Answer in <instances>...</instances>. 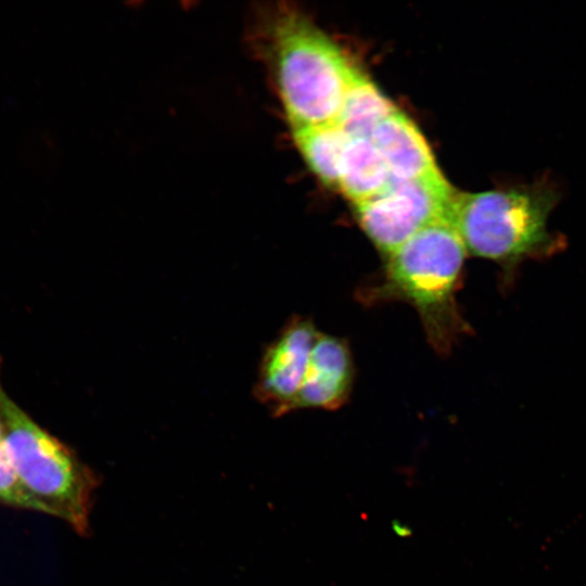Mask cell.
<instances>
[{"instance_id": "cell-1", "label": "cell", "mask_w": 586, "mask_h": 586, "mask_svg": "<svg viewBox=\"0 0 586 586\" xmlns=\"http://www.w3.org/2000/svg\"><path fill=\"white\" fill-rule=\"evenodd\" d=\"M468 254L448 218L426 226L388 256L377 283L365 289V302L400 301L418 313L430 345L447 355L467 328L456 293Z\"/></svg>"}, {"instance_id": "cell-2", "label": "cell", "mask_w": 586, "mask_h": 586, "mask_svg": "<svg viewBox=\"0 0 586 586\" xmlns=\"http://www.w3.org/2000/svg\"><path fill=\"white\" fill-rule=\"evenodd\" d=\"M281 101L295 129L335 124L359 72L306 16L278 9L264 25Z\"/></svg>"}, {"instance_id": "cell-3", "label": "cell", "mask_w": 586, "mask_h": 586, "mask_svg": "<svg viewBox=\"0 0 586 586\" xmlns=\"http://www.w3.org/2000/svg\"><path fill=\"white\" fill-rule=\"evenodd\" d=\"M560 198L558 186L547 176L483 192H457L448 219L468 253L510 270L562 244L560 237L547 228Z\"/></svg>"}, {"instance_id": "cell-4", "label": "cell", "mask_w": 586, "mask_h": 586, "mask_svg": "<svg viewBox=\"0 0 586 586\" xmlns=\"http://www.w3.org/2000/svg\"><path fill=\"white\" fill-rule=\"evenodd\" d=\"M0 412L17 480L38 507L81 536L88 534L95 473L64 443L41 428L0 384Z\"/></svg>"}, {"instance_id": "cell-5", "label": "cell", "mask_w": 586, "mask_h": 586, "mask_svg": "<svg viewBox=\"0 0 586 586\" xmlns=\"http://www.w3.org/2000/svg\"><path fill=\"white\" fill-rule=\"evenodd\" d=\"M442 174L417 180L391 179L375 196L355 205L360 227L385 257L417 232L448 218L456 195Z\"/></svg>"}, {"instance_id": "cell-6", "label": "cell", "mask_w": 586, "mask_h": 586, "mask_svg": "<svg viewBox=\"0 0 586 586\" xmlns=\"http://www.w3.org/2000/svg\"><path fill=\"white\" fill-rule=\"evenodd\" d=\"M320 332L305 317H293L267 346L255 393L275 417L294 410L311 351Z\"/></svg>"}, {"instance_id": "cell-7", "label": "cell", "mask_w": 586, "mask_h": 586, "mask_svg": "<svg viewBox=\"0 0 586 586\" xmlns=\"http://www.w3.org/2000/svg\"><path fill=\"white\" fill-rule=\"evenodd\" d=\"M355 377L353 356L341 337L319 334L310 354L294 410H335L349 398Z\"/></svg>"}, {"instance_id": "cell-8", "label": "cell", "mask_w": 586, "mask_h": 586, "mask_svg": "<svg viewBox=\"0 0 586 586\" xmlns=\"http://www.w3.org/2000/svg\"><path fill=\"white\" fill-rule=\"evenodd\" d=\"M371 140L382 155L392 179L417 180L441 174L423 136L398 111L378 125Z\"/></svg>"}, {"instance_id": "cell-9", "label": "cell", "mask_w": 586, "mask_h": 586, "mask_svg": "<svg viewBox=\"0 0 586 586\" xmlns=\"http://www.w3.org/2000/svg\"><path fill=\"white\" fill-rule=\"evenodd\" d=\"M387 166L369 137H349L344 149L337 187L354 203L365 202L391 182Z\"/></svg>"}, {"instance_id": "cell-10", "label": "cell", "mask_w": 586, "mask_h": 586, "mask_svg": "<svg viewBox=\"0 0 586 586\" xmlns=\"http://www.w3.org/2000/svg\"><path fill=\"white\" fill-rule=\"evenodd\" d=\"M397 110L365 76L349 88L335 124L348 137H369L378 125Z\"/></svg>"}, {"instance_id": "cell-11", "label": "cell", "mask_w": 586, "mask_h": 586, "mask_svg": "<svg viewBox=\"0 0 586 586\" xmlns=\"http://www.w3.org/2000/svg\"><path fill=\"white\" fill-rule=\"evenodd\" d=\"M293 133L311 170L324 183L337 187L340 164L349 137L336 124L295 129Z\"/></svg>"}, {"instance_id": "cell-12", "label": "cell", "mask_w": 586, "mask_h": 586, "mask_svg": "<svg viewBox=\"0 0 586 586\" xmlns=\"http://www.w3.org/2000/svg\"><path fill=\"white\" fill-rule=\"evenodd\" d=\"M0 504L38 511L35 501L20 484L12 466L5 442L4 426L0 412Z\"/></svg>"}]
</instances>
